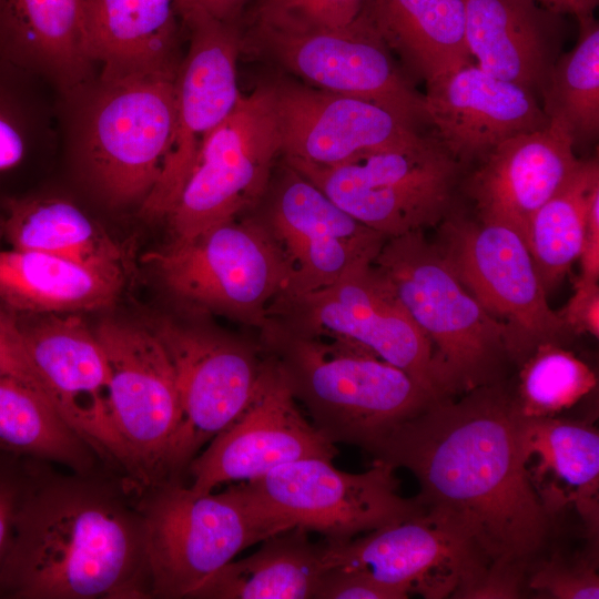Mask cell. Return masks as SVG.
I'll use <instances>...</instances> for the list:
<instances>
[{"label":"cell","instance_id":"cell-42","mask_svg":"<svg viewBox=\"0 0 599 599\" xmlns=\"http://www.w3.org/2000/svg\"><path fill=\"white\" fill-rule=\"evenodd\" d=\"M581 275L598 282L599 276V187L593 192L587 213L586 233L580 253Z\"/></svg>","mask_w":599,"mask_h":599},{"label":"cell","instance_id":"cell-39","mask_svg":"<svg viewBox=\"0 0 599 599\" xmlns=\"http://www.w3.org/2000/svg\"><path fill=\"white\" fill-rule=\"evenodd\" d=\"M529 586L555 598H599L595 569L587 564L568 565L558 559L542 560L529 575Z\"/></svg>","mask_w":599,"mask_h":599},{"label":"cell","instance_id":"cell-21","mask_svg":"<svg viewBox=\"0 0 599 599\" xmlns=\"http://www.w3.org/2000/svg\"><path fill=\"white\" fill-rule=\"evenodd\" d=\"M274 101L285 159L332 166L426 139L399 115L356 97L283 83L274 84Z\"/></svg>","mask_w":599,"mask_h":599},{"label":"cell","instance_id":"cell-29","mask_svg":"<svg viewBox=\"0 0 599 599\" xmlns=\"http://www.w3.org/2000/svg\"><path fill=\"white\" fill-rule=\"evenodd\" d=\"M10 247L32 250L124 278L123 248L70 201L24 193L1 214Z\"/></svg>","mask_w":599,"mask_h":599},{"label":"cell","instance_id":"cell-31","mask_svg":"<svg viewBox=\"0 0 599 599\" xmlns=\"http://www.w3.org/2000/svg\"><path fill=\"white\" fill-rule=\"evenodd\" d=\"M87 50L111 68H176L174 0H83Z\"/></svg>","mask_w":599,"mask_h":599},{"label":"cell","instance_id":"cell-6","mask_svg":"<svg viewBox=\"0 0 599 599\" xmlns=\"http://www.w3.org/2000/svg\"><path fill=\"white\" fill-rule=\"evenodd\" d=\"M139 507L151 598H189L242 550L293 528L246 481L202 494L162 480L143 488Z\"/></svg>","mask_w":599,"mask_h":599},{"label":"cell","instance_id":"cell-27","mask_svg":"<svg viewBox=\"0 0 599 599\" xmlns=\"http://www.w3.org/2000/svg\"><path fill=\"white\" fill-rule=\"evenodd\" d=\"M326 541L290 528L262 541L240 560H231L202 582L189 599H315L327 570Z\"/></svg>","mask_w":599,"mask_h":599},{"label":"cell","instance_id":"cell-7","mask_svg":"<svg viewBox=\"0 0 599 599\" xmlns=\"http://www.w3.org/2000/svg\"><path fill=\"white\" fill-rule=\"evenodd\" d=\"M0 366L39 392L108 467L138 483L113 422L104 353L83 319L73 313L48 316L0 307Z\"/></svg>","mask_w":599,"mask_h":599},{"label":"cell","instance_id":"cell-23","mask_svg":"<svg viewBox=\"0 0 599 599\" xmlns=\"http://www.w3.org/2000/svg\"><path fill=\"white\" fill-rule=\"evenodd\" d=\"M575 145L567 129L554 120L498 144L466 183L478 219L507 225L526 242L534 214L579 169L582 161Z\"/></svg>","mask_w":599,"mask_h":599},{"label":"cell","instance_id":"cell-3","mask_svg":"<svg viewBox=\"0 0 599 599\" xmlns=\"http://www.w3.org/2000/svg\"><path fill=\"white\" fill-rule=\"evenodd\" d=\"M260 347L278 366L311 423L332 444L372 450L436 397L365 347L266 317Z\"/></svg>","mask_w":599,"mask_h":599},{"label":"cell","instance_id":"cell-16","mask_svg":"<svg viewBox=\"0 0 599 599\" xmlns=\"http://www.w3.org/2000/svg\"><path fill=\"white\" fill-rule=\"evenodd\" d=\"M256 38L275 60L313 88L374 102L415 128L427 122L424 94L396 65L366 3L342 28L287 32L256 26Z\"/></svg>","mask_w":599,"mask_h":599},{"label":"cell","instance_id":"cell-25","mask_svg":"<svg viewBox=\"0 0 599 599\" xmlns=\"http://www.w3.org/2000/svg\"><path fill=\"white\" fill-rule=\"evenodd\" d=\"M0 61L54 81L67 93L89 82L83 0H0Z\"/></svg>","mask_w":599,"mask_h":599},{"label":"cell","instance_id":"cell-4","mask_svg":"<svg viewBox=\"0 0 599 599\" xmlns=\"http://www.w3.org/2000/svg\"><path fill=\"white\" fill-rule=\"evenodd\" d=\"M179 67V65H177ZM176 68H111L72 95L77 161L110 204H142L156 184L175 120Z\"/></svg>","mask_w":599,"mask_h":599},{"label":"cell","instance_id":"cell-43","mask_svg":"<svg viewBox=\"0 0 599 599\" xmlns=\"http://www.w3.org/2000/svg\"><path fill=\"white\" fill-rule=\"evenodd\" d=\"M246 0H174V8L181 16L201 12L222 21H235Z\"/></svg>","mask_w":599,"mask_h":599},{"label":"cell","instance_id":"cell-18","mask_svg":"<svg viewBox=\"0 0 599 599\" xmlns=\"http://www.w3.org/2000/svg\"><path fill=\"white\" fill-rule=\"evenodd\" d=\"M263 353V352H262ZM264 355L257 386L246 408L190 463L189 486L210 493L233 481L255 480L302 458L333 460L337 448L302 414L276 363Z\"/></svg>","mask_w":599,"mask_h":599},{"label":"cell","instance_id":"cell-24","mask_svg":"<svg viewBox=\"0 0 599 599\" xmlns=\"http://www.w3.org/2000/svg\"><path fill=\"white\" fill-rule=\"evenodd\" d=\"M466 41L485 72L542 93L558 57L559 14L536 0H463Z\"/></svg>","mask_w":599,"mask_h":599},{"label":"cell","instance_id":"cell-38","mask_svg":"<svg viewBox=\"0 0 599 599\" xmlns=\"http://www.w3.org/2000/svg\"><path fill=\"white\" fill-rule=\"evenodd\" d=\"M42 463L0 453V576L13 545L19 514Z\"/></svg>","mask_w":599,"mask_h":599},{"label":"cell","instance_id":"cell-13","mask_svg":"<svg viewBox=\"0 0 599 599\" xmlns=\"http://www.w3.org/2000/svg\"><path fill=\"white\" fill-rule=\"evenodd\" d=\"M394 470L374 461L370 469L352 474L335 468L332 460L311 457L246 483L293 528L342 541L424 511L416 497L398 494Z\"/></svg>","mask_w":599,"mask_h":599},{"label":"cell","instance_id":"cell-11","mask_svg":"<svg viewBox=\"0 0 599 599\" xmlns=\"http://www.w3.org/2000/svg\"><path fill=\"white\" fill-rule=\"evenodd\" d=\"M150 327L172 362L181 404L160 481H181L193 458L248 405L264 355L258 343L214 326L163 316Z\"/></svg>","mask_w":599,"mask_h":599},{"label":"cell","instance_id":"cell-20","mask_svg":"<svg viewBox=\"0 0 599 599\" xmlns=\"http://www.w3.org/2000/svg\"><path fill=\"white\" fill-rule=\"evenodd\" d=\"M291 267L283 293L328 286L372 264L386 237L358 222L286 164L262 219Z\"/></svg>","mask_w":599,"mask_h":599},{"label":"cell","instance_id":"cell-14","mask_svg":"<svg viewBox=\"0 0 599 599\" xmlns=\"http://www.w3.org/2000/svg\"><path fill=\"white\" fill-rule=\"evenodd\" d=\"M267 317L300 331L356 343L405 370L436 397L430 344L373 264L315 291L281 293L268 307Z\"/></svg>","mask_w":599,"mask_h":599},{"label":"cell","instance_id":"cell-33","mask_svg":"<svg viewBox=\"0 0 599 599\" xmlns=\"http://www.w3.org/2000/svg\"><path fill=\"white\" fill-rule=\"evenodd\" d=\"M598 187V159L582 161L570 181L530 220L526 243L547 292L580 256L589 203Z\"/></svg>","mask_w":599,"mask_h":599},{"label":"cell","instance_id":"cell-44","mask_svg":"<svg viewBox=\"0 0 599 599\" xmlns=\"http://www.w3.org/2000/svg\"><path fill=\"white\" fill-rule=\"evenodd\" d=\"M557 14L570 13L577 19L590 17L599 0H536Z\"/></svg>","mask_w":599,"mask_h":599},{"label":"cell","instance_id":"cell-37","mask_svg":"<svg viewBox=\"0 0 599 599\" xmlns=\"http://www.w3.org/2000/svg\"><path fill=\"white\" fill-rule=\"evenodd\" d=\"M367 0H260L256 26L287 32L331 30L347 26Z\"/></svg>","mask_w":599,"mask_h":599},{"label":"cell","instance_id":"cell-30","mask_svg":"<svg viewBox=\"0 0 599 599\" xmlns=\"http://www.w3.org/2000/svg\"><path fill=\"white\" fill-rule=\"evenodd\" d=\"M389 49L427 82L471 63L463 0H367Z\"/></svg>","mask_w":599,"mask_h":599},{"label":"cell","instance_id":"cell-26","mask_svg":"<svg viewBox=\"0 0 599 599\" xmlns=\"http://www.w3.org/2000/svg\"><path fill=\"white\" fill-rule=\"evenodd\" d=\"M124 278L51 254L0 248V307L20 314H70L113 304Z\"/></svg>","mask_w":599,"mask_h":599},{"label":"cell","instance_id":"cell-5","mask_svg":"<svg viewBox=\"0 0 599 599\" xmlns=\"http://www.w3.org/2000/svg\"><path fill=\"white\" fill-rule=\"evenodd\" d=\"M372 264L430 344L437 398L506 379L511 362L505 326L466 290L423 231L386 238Z\"/></svg>","mask_w":599,"mask_h":599},{"label":"cell","instance_id":"cell-17","mask_svg":"<svg viewBox=\"0 0 599 599\" xmlns=\"http://www.w3.org/2000/svg\"><path fill=\"white\" fill-rule=\"evenodd\" d=\"M102 346L114 425L142 487L161 480V466L181 420L172 362L149 326L105 319L94 328Z\"/></svg>","mask_w":599,"mask_h":599},{"label":"cell","instance_id":"cell-15","mask_svg":"<svg viewBox=\"0 0 599 599\" xmlns=\"http://www.w3.org/2000/svg\"><path fill=\"white\" fill-rule=\"evenodd\" d=\"M182 17L190 29V44L176 71L175 120L167 154L156 184L140 207L148 220L169 215L202 143L242 97L236 73L241 39L234 21L201 12Z\"/></svg>","mask_w":599,"mask_h":599},{"label":"cell","instance_id":"cell-45","mask_svg":"<svg viewBox=\"0 0 599 599\" xmlns=\"http://www.w3.org/2000/svg\"><path fill=\"white\" fill-rule=\"evenodd\" d=\"M0 237H2V231H1V217H0Z\"/></svg>","mask_w":599,"mask_h":599},{"label":"cell","instance_id":"cell-34","mask_svg":"<svg viewBox=\"0 0 599 599\" xmlns=\"http://www.w3.org/2000/svg\"><path fill=\"white\" fill-rule=\"evenodd\" d=\"M578 21L577 44L557 59L541 93L548 120L561 123L575 144L599 132V24L593 16Z\"/></svg>","mask_w":599,"mask_h":599},{"label":"cell","instance_id":"cell-10","mask_svg":"<svg viewBox=\"0 0 599 599\" xmlns=\"http://www.w3.org/2000/svg\"><path fill=\"white\" fill-rule=\"evenodd\" d=\"M435 246L481 307L505 326L511 363L520 366L539 346L573 335L547 301L525 240L511 227L453 211Z\"/></svg>","mask_w":599,"mask_h":599},{"label":"cell","instance_id":"cell-12","mask_svg":"<svg viewBox=\"0 0 599 599\" xmlns=\"http://www.w3.org/2000/svg\"><path fill=\"white\" fill-rule=\"evenodd\" d=\"M281 136L274 84L240 98L233 111L204 140L170 211L171 240L186 241L237 217L268 189Z\"/></svg>","mask_w":599,"mask_h":599},{"label":"cell","instance_id":"cell-19","mask_svg":"<svg viewBox=\"0 0 599 599\" xmlns=\"http://www.w3.org/2000/svg\"><path fill=\"white\" fill-rule=\"evenodd\" d=\"M326 541L327 569L356 568L396 591L469 598L484 570L456 535L424 511L358 538Z\"/></svg>","mask_w":599,"mask_h":599},{"label":"cell","instance_id":"cell-8","mask_svg":"<svg viewBox=\"0 0 599 599\" xmlns=\"http://www.w3.org/2000/svg\"><path fill=\"white\" fill-rule=\"evenodd\" d=\"M169 293L199 313L261 328L291 267L278 242L258 219L237 217L145 256Z\"/></svg>","mask_w":599,"mask_h":599},{"label":"cell","instance_id":"cell-9","mask_svg":"<svg viewBox=\"0 0 599 599\" xmlns=\"http://www.w3.org/2000/svg\"><path fill=\"white\" fill-rule=\"evenodd\" d=\"M285 164L386 238L441 222L453 211L464 167L435 136L332 166L296 159H285Z\"/></svg>","mask_w":599,"mask_h":599},{"label":"cell","instance_id":"cell-36","mask_svg":"<svg viewBox=\"0 0 599 599\" xmlns=\"http://www.w3.org/2000/svg\"><path fill=\"white\" fill-rule=\"evenodd\" d=\"M32 75L0 61V215L17 196V179L31 159L40 129Z\"/></svg>","mask_w":599,"mask_h":599},{"label":"cell","instance_id":"cell-22","mask_svg":"<svg viewBox=\"0 0 599 599\" xmlns=\"http://www.w3.org/2000/svg\"><path fill=\"white\" fill-rule=\"evenodd\" d=\"M424 100L435 138L463 166L549 122L535 93L473 63L427 82Z\"/></svg>","mask_w":599,"mask_h":599},{"label":"cell","instance_id":"cell-2","mask_svg":"<svg viewBox=\"0 0 599 599\" xmlns=\"http://www.w3.org/2000/svg\"><path fill=\"white\" fill-rule=\"evenodd\" d=\"M143 487L113 469L42 463L19 514L0 598H151Z\"/></svg>","mask_w":599,"mask_h":599},{"label":"cell","instance_id":"cell-32","mask_svg":"<svg viewBox=\"0 0 599 599\" xmlns=\"http://www.w3.org/2000/svg\"><path fill=\"white\" fill-rule=\"evenodd\" d=\"M0 453L81 474L111 469L39 392L1 366Z\"/></svg>","mask_w":599,"mask_h":599},{"label":"cell","instance_id":"cell-40","mask_svg":"<svg viewBox=\"0 0 599 599\" xmlns=\"http://www.w3.org/2000/svg\"><path fill=\"white\" fill-rule=\"evenodd\" d=\"M315 599H402L363 569L331 568L319 581Z\"/></svg>","mask_w":599,"mask_h":599},{"label":"cell","instance_id":"cell-28","mask_svg":"<svg viewBox=\"0 0 599 599\" xmlns=\"http://www.w3.org/2000/svg\"><path fill=\"white\" fill-rule=\"evenodd\" d=\"M528 459L535 458L530 478L554 516L572 504L592 529L598 518L599 435L586 422L552 417L526 420Z\"/></svg>","mask_w":599,"mask_h":599},{"label":"cell","instance_id":"cell-35","mask_svg":"<svg viewBox=\"0 0 599 599\" xmlns=\"http://www.w3.org/2000/svg\"><path fill=\"white\" fill-rule=\"evenodd\" d=\"M596 384L585 362L561 345L545 344L520 365L515 394L526 417H552L577 404Z\"/></svg>","mask_w":599,"mask_h":599},{"label":"cell","instance_id":"cell-1","mask_svg":"<svg viewBox=\"0 0 599 599\" xmlns=\"http://www.w3.org/2000/svg\"><path fill=\"white\" fill-rule=\"evenodd\" d=\"M526 420L505 379L432 400L370 453L416 477L424 512L467 545L493 598L518 597L552 532L528 470Z\"/></svg>","mask_w":599,"mask_h":599},{"label":"cell","instance_id":"cell-41","mask_svg":"<svg viewBox=\"0 0 599 599\" xmlns=\"http://www.w3.org/2000/svg\"><path fill=\"white\" fill-rule=\"evenodd\" d=\"M572 334L599 335V287L596 281L578 278L566 308L558 313Z\"/></svg>","mask_w":599,"mask_h":599}]
</instances>
